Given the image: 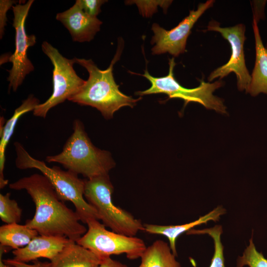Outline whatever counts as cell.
<instances>
[{
  "label": "cell",
  "mask_w": 267,
  "mask_h": 267,
  "mask_svg": "<svg viewBox=\"0 0 267 267\" xmlns=\"http://www.w3.org/2000/svg\"><path fill=\"white\" fill-rule=\"evenodd\" d=\"M10 188L25 190L36 206L35 215L25 225L39 235L62 236L76 242L87 231L76 212L58 196L48 179L43 174L23 177L9 185Z\"/></svg>",
  "instance_id": "obj_1"
},
{
  "label": "cell",
  "mask_w": 267,
  "mask_h": 267,
  "mask_svg": "<svg viewBox=\"0 0 267 267\" xmlns=\"http://www.w3.org/2000/svg\"><path fill=\"white\" fill-rule=\"evenodd\" d=\"M123 42H119L117 52L109 66L99 69L91 59L74 57L78 63L87 69L89 78L84 84L68 100L80 105L90 106L99 110L107 119L124 106L133 107L141 97L134 99L122 93L116 84L113 73V66L120 59Z\"/></svg>",
  "instance_id": "obj_2"
},
{
  "label": "cell",
  "mask_w": 267,
  "mask_h": 267,
  "mask_svg": "<svg viewBox=\"0 0 267 267\" xmlns=\"http://www.w3.org/2000/svg\"><path fill=\"white\" fill-rule=\"evenodd\" d=\"M73 131L62 151L47 156L46 161L60 164L67 170L88 179L108 175L115 166L110 153L92 143L80 120L74 121Z\"/></svg>",
  "instance_id": "obj_3"
},
{
  "label": "cell",
  "mask_w": 267,
  "mask_h": 267,
  "mask_svg": "<svg viewBox=\"0 0 267 267\" xmlns=\"http://www.w3.org/2000/svg\"><path fill=\"white\" fill-rule=\"evenodd\" d=\"M14 145L16 155L15 165L18 169H36L40 171L48 179L61 200L73 203L82 222L87 224L92 220H99L96 209L85 198V180L70 171L62 170L57 166H47L44 161L31 156L18 142H15Z\"/></svg>",
  "instance_id": "obj_4"
},
{
  "label": "cell",
  "mask_w": 267,
  "mask_h": 267,
  "mask_svg": "<svg viewBox=\"0 0 267 267\" xmlns=\"http://www.w3.org/2000/svg\"><path fill=\"white\" fill-rule=\"evenodd\" d=\"M114 187L109 175L97 176L85 180L84 197L97 211L99 220L112 231L135 236L143 230V224L131 214L114 204L112 194Z\"/></svg>",
  "instance_id": "obj_5"
},
{
  "label": "cell",
  "mask_w": 267,
  "mask_h": 267,
  "mask_svg": "<svg viewBox=\"0 0 267 267\" xmlns=\"http://www.w3.org/2000/svg\"><path fill=\"white\" fill-rule=\"evenodd\" d=\"M169 70L167 76L155 77L151 76L146 69L142 76L146 78L151 83V87L144 91L136 92V94L143 95L155 93H164L169 98H180L184 100V105L193 102L198 103L207 109L213 110L219 113L227 114L226 107L223 100L214 95L217 89L223 86V81L219 79L213 83L201 80L198 87L188 89L183 87L176 80L174 69L176 65L174 58L169 59Z\"/></svg>",
  "instance_id": "obj_6"
},
{
  "label": "cell",
  "mask_w": 267,
  "mask_h": 267,
  "mask_svg": "<svg viewBox=\"0 0 267 267\" xmlns=\"http://www.w3.org/2000/svg\"><path fill=\"white\" fill-rule=\"evenodd\" d=\"M87 224V232L76 243L101 259L122 254L129 259H137L140 258L147 247L142 239L109 231L97 220H91Z\"/></svg>",
  "instance_id": "obj_7"
},
{
  "label": "cell",
  "mask_w": 267,
  "mask_h": 267,
  "mask_svg": "<svg viewBox=\"0 0 267 267\" xmlns=\"http://www.w3.org/2000/svg\"><path fill=\"white\" fill-rule=\"evenodd\" d=\"M42 49L53 66V91L45 102L36 107L33 115L45 118L52 108L68 100L78 91L86 81L78 76L75 72L73 68V64L75 63L74 58L70 59L64 57L46 41L42 43Z\"/></svg>",
  "instance_id": "obj_8"
},
{
  "label": "cell",
  "mask_w": 267,
  "mask_h": 267,
  "mask_svg": "<svg viewBox=\"0 0 267 267\" xmlns=\"http://www.w3.org/2000/svg\"><path fill=\"white\" fill-rule=\"evenodd\" d=\"M207 31L218 32L226 40L230 45L231 55L228 61L224 65L213 70L208 76L209 82L219 78L222 80L231 72L236 76L237 87L240 91H247L251 77L246 67L244 51L246 40L245 25L242 23L229 27H221L219 22L210 21Z\"/></svg>",
  "instance_id": "obj_9"
},
{
  "label": "cell",
  "mask_w": 267,
  "mask_h": 267,
  "mask_svg": "<svg viewBox=\"0 0 267 267\" xmlns=\"http://www.w3.org/2000/svg\"><path fill=\"white\" fill-rule=\"evenodd\" d=\"M34 1L29 0L24 4L20 2L12 6L15 48L14 53L9 57V61L12 64L11 69L7 70L9 91L11 89L13 91H16L26 76L34 70V65L28 57L27 50L36 44V38L34 35H28L25 28L26 18Z\"/></svg>",
  "instance_id": "obj_10"
},
{
  "label": "cell",
  "mask_w": 267,
  "mask_h": 267,
  "mask_svg": "<svg viewBox=\"0 0 267 267\" xmlns=\"http://www.w3.org/2000/svg\"><path fill=\"white\" fill-rule=\"evenodd\" d=\"M214 2V0H208L200 3L196 10H190L186 17L170 30L154 23L151 28L154 36L151 43L154 44L151 49L152 54L169 53L174 57H177L185 52L187 40L192 27L202 14L213 6Z\"/></svg>",
  "instance_id": "obj_11"
},
{
  "label": "cell",
  "mask_w": 267,
  "mask_h": 267,
  "mask_svg": "<svg viewBox=\"0 0 267 267\" xmlns=\"http://www.w3.org/2000/svg\"><path fill=\"white\" fill-rule=\"evenodd\" d=\"M56 19L69 32L74 42H90L100 30L102 21L86 14L76 3L69 9L57 13Z\"/></svg>",
  "instance_id": "obj_12"
},
{
  "label": "cell",
  "mask_w": 267,
  "mask_h": 267,
  "mask_svg": "<svg viewBox=\"0 0 267 267\" xmlns=\"http://www.w3.org/2000/svg\"><path fill=\"white\" fill-rule=\"evenodd\" d=\"M71 240L62 236L39 235L26 246L14 250L13 259L28 263L41 258L52 260Z\"/></svg>",
  "instance_id": "obj_13"
},
{
  "label": "cell",
  "mask_w": 267,
  "mask_h": 267,
  "mask_svg": "<svg viewBox=\"0 0 267 267\" xmlns=\"http://www.w3.org/2000/svg\"><path fill=\"white\" fill-rule=\"evenodd\" d=\"M225 213V209L219 206L214 210L193 222L180 225H159L143 224V230L148 233L165 236L169 242V245L173 253L177 257L176 241L182 234L187 232L194 227L203 223H207L210 221L217 222L221 216Z\"/></svg>",
  "instance_id": "obj_14"
},
{
  "label": "cell",
  "mask_w": 267,
  "mask_h": 267,
  "mask_svg": "<svg viewBox=\"0 0 267 267\" xmlns=\"http://www.w3.org/2000/svg\"><path fill=\"white\" fill-rule=\"evenodd\" d=\"M256 58L251 75V80L246 91L253 96L261 93L267 94V49L264 45L257 22L253 19Z\"/></svg>",
  "instance_id": "obj_15"
},
{
  "label": "cell",
  "mask_w": 267,
  "mask_h": 267,
  "mask_svg": "<svg viewBox=\"0 0 267 267\" xmlns=\"http://www.w3.org/2000/svg\"><path fill=\"white\" fill-rule=\"evenodd\" d=\"M101 259L76 242H70L50 261V267H98Z\"/></svg>",
  "instance_id": "obj_16"
},
{
  "label": "cell",
  "mask_w": 267,
  "mask_h": 267,
  "mask_svg": "<svg viewBox=\"0 0 267 267\" xmlns=\"http://www.w3.org/2000/svg\"><path fill=\"white\" fill-rule=\"evenodd\" d=\"M40 103V100L33 94L29 96L22 102L17 108L11 117L6 121L5 124L0 130V188H3L8 182L3 175V170L5 162V152L7 144L18 122V119L23 114L33 111Z\"/></svg>",
  "instance_id": "obj_17"
},
{
  "label": "cell",
  "mask_w": 267,
  "mask_h": 267,
  "mask_svg": "<svg viewBox=\"0 0 267 267\" xmlns=\"http://www.w3.org/2000/svg\"><path fill=\"white\" fill-rule=\"evenodd\" d=\"M176 257L168 243L157 240L146 247L138 267H181Z\"/></svg>",
  "instance_id": "obj_18"
},
{
  "label": "cell",
  "mask_w": 267,
  "mask_h": 267,
  "mask_svg": "<svg viewBox=\"0 0 267 267\" xmlns=\"http://www.w3.org/2000/svg\"><path fill=\"white\" fill-rule=\"evenodd\" d=\"M39 235L35 229L18 223L5 224L0 227V245L13 250L26 246Z\"/></svg>",
  "instance_id": "obj_19"
},
{
  "label": "cell",
  "mask_w": 267,
  "mask_h": 267,
  "mask_svg": "<svg viewBox=\"0 0 267 267\" xmlns=\"http://www.w3.org/2000/svg\"><path fill=\"white\" fill-rule=\"evenodd\" d=\"M222 233V226L216 225L215 226L201 230L191 229L186 232L187 234H204L210 235L214 240V253L209 267H225L223 256V246L221 236Z\"/></svg>",
  "instance_id": "obj_20"
},
{
  "label": "cell",
  "mask_w": 267,
  "mask_h": 267,
  "mask_svg": "<svg viewBox=\"0 0 267 267\" xmlns=\"http://www.w3.org/2000/svg\"><path fill=\"white\" fill-rule=\"evenodd\" d=\"M22 210L17 202L10 198V193L0 194V218L6 224L20 222Z\"/></svg>",
  "instance_id": "obj_21"
},
{
  "label": "cell",
  "mask_w": 267,
  "mask_h": 267,
  "mask_svg": "<svg viewBox=\"0 0 267 267\" xmlns=\"http://www.w3.org/2000/svg\"><path fill=\"white\" fill-rule=\"evenodd\" d=\"M267 267V259L262 252L257 251L253 240L252 235L249 240V245L244 250L243 254L238 256L235 267Z\"/></svg>",
  "instance_id": "obj_22"
},
{
  "label": "cell",
  "mask_w": 267,
  "mask_h": 267,
  "mask_svg": "<svg viewBox=\"0 0 267 267\" xmlns=\"http://www.w3.org/2000/svg\"><path fill=\"white\" fill-rule=\"evenodd\" d=\"M132 3H135L140 13L145 17H149L156 11L157 6H162L167 10L172 0H133Z\"/></svg>",
  "instance_id": "obj_23"
},
{
  "label": "cell",
  "mask_w": 267,
  "mask_h": 267,
  "mask_svg": "<svg viewBox=\"0 0 267 267\" xmlns=\"http://www.w3.org/2000/svg\"><path fill=\"white\" fill-rule=\"evenodd\" d=\"M107 0H76L75 3L89 16L97 18L101 12V6Z\"/></svg>",
  "instance_id": "obj_24"
},
{
  "label": "cell",
  "mask_w": 267,
  "mask_h": 267,
  "mask_svg": "<svg viewBox=\"0 0 267 267\" xmlns=\"http://www.w3.org/2000/svg\"><path fill=\"white\" fill-rule=\"evenodd\" d=\"M17 1L11 0H0V38L2 39L4 34V28L6 25V13L14 3Z\"/></svg>",
  "instance_id": "obj_25"
},
{
  "label": "cell",
  "mask_w": 267,
  "mask_h": 267,
  "mask_svg": "<svg viewBox=\"0 0 267 267\" xmlns=\"http://www.w3.org/2000/svg\"><path fill=\"white\" fill-rule=\"evenodd\" d=\"M267 0H253L251 2L253 19H254L257 23L260 19H263L265 18V7Z\"/></svg>",
  "instance_id": "obj_26"
},
{
  "label": "cell",
  "mask_w": 267,
  "mask_h": 267,
  "mask_svg": "<svg viewBox=\"0 0 267 267\" xmlns=\"http://www.w3.org/2000/svg\"><path fill=\"white\" fill-rule=\"evenodd\" d=\"M3 260L5 263L11 265L15 267H50V262H41L37 260L35 261L33 264L31 265L19 262L13 259H8Z\"/></svg>",
  "instance_id": "obj_27"
},
{
  "label": "cell",
  "mask_w": 267,
  "mask_h": 267,
  "mask_svg": "<svg viewBox=\"0 0 267 267\" xmlns=\"http://www.w3.org/2000/svg\"><path fill=\"white\" fill-rule=\"evenodd\" d=\"M98 267H129L126 265L119 261L113 260L110 257H105L101 259Z\"/></svg>",
  "instance_id": "obj_28"
},
{
  "label": "cell",
  "mask_w": 267,
  "mask_h": 267,
  "mask_svg": "<svg viewBox=\"0 0 267 267\" xmlns=\"http://www.w3.org/2000/svg\"><path fill=\"white\" fill-rule=\"evenodd\" d=\"M11 248L0 244V267H15L14 266L5 263L2 259L3 255L7 252Z\"/></svg>",
  "instance_id": "obj_29"
},
{
  "label": "cell",
  "mask_w": 267,
  "mask_h": 267,
  "mask_svg": "<svg viewBox=\"0 0 267 267\" xmlns=\"http://www.w3.org/2000/svg\"><path fill=\"white\" fill-rule=\"evenodd\" d=\"M265 47H266V48L267 49V44H266Z\"/></svg>",
  "instance_id": "obj_30"
}]
</instances>
